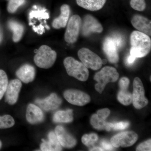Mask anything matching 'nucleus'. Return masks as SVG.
I'll return each mask as SVG.
<instances>
[{
    "mask_svg": "<svg viewBox=\"0 0 151 151\" xmlns=\"http://www.w3.org/2000/svg\"><path fill=\"white\" fill-rule=\"evenodd\" d=\"M130 55L136 58H141L150 53L151 40L148 35L139 31H134L130 35Z\"/></svg>",
    "mask_w": 151,
    "mask_h": 151,
    "instance_id": "f257e3e1",
    "label": "nucleus"
},
{
    "mask_svg": "<svg viewBox=\"0 0 151 151\" xmlns=\"http://www.w3.org/2000/svg\"><path fill=\"white\" fill-rule=\"evenodd\" d=\"M63 64L69 76L81 81H86L89 78L88 68L82 62H79L71 57H68L64 60Z\"/></svg>",
    "mask_w": 151,
    "mask_h": 151,
    "instance_id": "f03ea898",
    "label": "nucleus"
},
{
    "mask_svg": "<svg viewBox=\"0 0 151 151\" xmlns=\"http://www.w3.org/2000/svg\"><path fill=\"white\" fill-rule=\"evenodd\" d=\"M119 76V73L115 68L111 66L103 68L94 75V80L97 82L95 85V89L101 94L108 83L116 82Z\"/></svg>",
    "mask_w": 151,
    "mask_h": 151,
    "instance_id": "7ed1b4c3",
    "label": "nucleus"
},
{
    "mask_svg": "<svg viewBox=\"0 0 151 151\" xmlns=\"http://www.w3.org/2000/svg\"><path fill=\"white\" fill-rule=\"evenodd\" d=\"M57 58L56 52L46 45H42L37 50L34 58L38 67L48 69L52 66Z\"/></svg>",
    "mask_w": 151,
    "mask_h": 151,
    "instance_id": "20e7f679",
    "label": "nucleus"
},
{
    "mask_svg": "<svg viewBox=\"0 0 151 151\" xmlns=\"http://www.w3.org/2000/svg\"><path fill=\"white\" fill-rule=\"evenodd\" d=\"M123 41L122 38L118 36L105 38L103 42V50L111 63L119 62V50L123 45Z\"/></svg>",
    "mask_w": 151,
    "mask_h": 151,
    "instance_id": "39448f33",
    "label": "nucleus"
},
{
    "mask_svg": "<svg viewBox=\"0 0 151 151\" xmlns=\"http://www.w3.org/2000/svg\"><path fill=\"white\" fill-rule=\"evenodd\" d=\"M82 20L78 15H73L69 19L64 35V39L68 43L77 41L81 29Z\"/></svg>",
    "mask_w": 151,
    "mask_h": 151,
    "instance_id": "423d86ee",
    "label": "nucleus"
},
{
    "mask_svg": "<svg viewBox=\"0 0 151 151\" xmlns=\"http://www.w3.org/2000/svg\"><path fill=\"white\" fill-rule=\"evenodd\" d=\"M78 55L81 62L87 68L94 70L100 69L103 65L102 60L89 49L83 47L78 50Z\"/></svg>",
    "mask_w": 151,
    "mask_h": 151,
    "instance_id": "0eeeda50",
    "label": "nucleus"
},
{
    "mask_svg": "<svg viewBox=\"0 0 151 151\" xmlns=\"http://www.w3.org/2000/svg\"><path fill=\"white\" fill-rule=\"evenodd\" d=\"M133 89L132 103L136 109H142L147 105L149 101L145 97V88L139 77H136L134 79Z\"/></svg>",
    "mask_w": 151,
    "mask_h": 151,
    "instance_id": "6e6552de",
    "label": "nucleus"
},
{
    "mask_svg": "<svg viewBox=\"0 0 151 151\" xmlns=\"http://www.w3.org/2000/svg\"><path fill=\"white\" fill-rule=\"evenodd\" d=\"M138 138L137 134L132 131L121 132L112 137L111 143L115 147H127L134 145Z\"/></svg>",
    "mask_w": 151,
    "mask_h": 151,
    "instance_id": "1a4fd4ad",
    "label": "nucleus"
},
{
    "mask_svg": "<svg viewBox=\"0 0 151 151\" xmlns=\"http://www.w3.org/2000/svg\"><path fill=\"white\" fill-rule=\"evenodd\" d=\"M81 32L82 35L88 37L94 33L103 32V26L96 18L90 14L85 16L82 21Z\"/></svg>",
    "mask_w": 151,
    "mask_h": 151,
    "instance_id": "9d476101",
    "label": "nucleus"
},
{
    "mask_svg": "<svg viewBox=\"0 0 151 151\" xmlns=\"http://www.w3.org/2000/svg\"><path fill=\"white\" fill-rule=\"evenodd\" d=\"M63 96L68 103L73 105L82 106L90 102V96L85 92L76 89H68L63 93Z\"/></svg>",
    "mask_w": 151,
    "mask_h": 151,
    "instance_id": "9b49d317",
    "label": "nucleus"
},
{
    "mask_svg": "<svg viewBox=\"0 0 151 151\" xmlns=\"http://www.w3.org/2000/svg\"><path fill=\"white\" fill-rule=\"evenodd\" d=\"M22 87L20 80L17 79L11 80L8 85L5 92L6 102L10 105H14L16 103Z\"/></svg>",
    "mask_w": 151,
    "mask_h": 151,
    "instance_id": "f8f14e48",
    "label": "nucleus"
},
{
    "mask_svg": "<svg viewBox=\"0 0 151 151\" xmlns=\"http://www.w3.org/2000/svg\"><path fill=\"white\" fill-rule=\"evenodd\" d=\"M35 103L40 108L46 111L56 110L62 103V100L55 93H52L44 99H37Z\"/></svg>",
    "mask_w": 151,
    "mask_h": 151,
    "instance_id": "ddd939ff",
    "label": "nucleus"
},
{
    "mask_svg": "<svg viewBox=\"0 0 151 151\" xmlns=\"http://www.w3.org/2000/svg\"><path fill=\"white\" fill-rule=\"evenodd\" d=\"M55 132L60 144L63 147L71 148L76 145V139L72 135L68 133L63 127L57 126L55 128Z\"/></svg>",
    "mask_w": 151,
    "mask_h": 151,
    "instance_id": "4468645a",
    "label": "nucleus"
},
{
    "mask_svg": "<svg viewBox=\"0 0 151 151\" xmlns=\"http://www.w3.org/2000/svg\"><path fill=\"white\" fill-rule=\"evenodd\" d=\"M132 26L139 31L151 36V22L150 20L140 15H134L132 19Z\"/></svg>",
    "mask_w": 151,
    "mask_h": 151,
    "instance_id": "2eb2a0df",
    "label": "nucleus"
},
{
    "mask_svg": "<svg viewBox=\"0 0 151 151\" xmlns=\"http://www.w3.org/2000/svg\"><path fill=\"white\" fill-rule=\"evenodd\" d=\"M26 117L27 122L32 125L41 123L45 119L44 114L41 108L33 104L28 105Z\"/></svg>",
    "mask_w": 151,
    "mask_h": 151,
    "instance_id": "dca6fc26",
    "label": "nucleus"
},
{
    "mask_svg": "<svg viewBox=\"0 0 151 151\" xmlns=\"http://www.w3.org/2000/svg\"><path fill=\"white\" fill-rule=\"evenodd\" d=\"M16 74L20 81L27 84L34 80L35 69L32 65L29 64H24L17 70Z\"/></svg>",
    "mask_w": 151,
    "mask_h": 151,
    "instance_id": "f3484780",
    "label": "nucleus"
},
{
    "mask_svg": "<svg viewBox=\"0 0 151 151\" xmlns=\"http://www.w3.org/2000/svg\"><path fill=\"white\" fill-rule=\"evenodd\" d=\"M48 140L42 139L40 149L42 151H59L62 150V147L54 132H50L48 135Z\"/></svg>",
    "mask_w": 151,
    "mask_h": 151,
    "instance_id": "a211bd4d",
    "label": "nucleus"
},
{
    "mask_svg": "<svg viewBox=\"0 0 151 151\" xmlns=\"http://www.w3.org/2000/svg\"><path fill=\"white\" fill-rule=\"evenodd\" d=\"M70 13V6L67 4L63 5L60 7V15L52 22V27L55 29L65 27L67 25Z\"/></svg>",
    "mask_w": 151,
    "mask_h": 151,
    "instance_id": "6ab92c4d",
    "label": "nucleus"
},
{
    "mask_svg": "<svg viewBox=\"0 0 151 151\" xmlns=\"http://www.w3.org/2000/svg\"><path fill=\"white\" fill-rule=\"evenodd\" d=\"M105 120L106 119L97 113L92 115L90 122L93 128L96 129L111 131L113 128V124L107 122Z\"/></svg>",
    "mask_w": 151,
    "mask_h": 151,
    "instance_id": "aec40b11",
    "label": "nucleus"
},
{
    "mask_svg": "<svg viewBox=\"0 0 151 151\" xmlns=\"http://www.w3.org/2000/svg\"><path fill=\"white\" fill-rule=\"evenodd\" d=\"M107 0H76L79 6L90 11H97L102 9Z\"/></svg>",
    "mask_w": 151,
    "mask_h": 151,
    "instance_id": "412c9836",
    "label": "nucleus"
},
{
    "mask_svg": "<svg viewBox=\"0 0 151 151\" xmlns=\"http://www.w3.org/2000/svg\"><path fill=\"white\" fill-rule=\"evenodd\" d=\"M8 27L13 33L12 39L14 42H19L24 33V26L19 22L10 20L9 22Z\"/></svg>",
    "mask_w": 151,
    "mask_h": 151,
    "instance_id": "4be33fe9",
    "label": "nucleus"
},
{
    "mask_svg": "<svg viewBox=\"0 0 151 151\" xmlns=\"http://www.w3.org/2000/svg\"><path fill=\"white\" fill-rule=\"evenodd\" d=\"M73 110L71 109L57 111L53 117V122L55 123H70L73 121Z\"/></svg>",
    "mask_w": 151,
    "mask_h": 151,
    "instance_id": "5701e85b",
    "label": "nucleus"
},
{
    "mask_svg": "<svg viewBox=\"0 0 151 151\" xmlns=\"http://www.w3.org/2000/svg\"><path fill=\"white\" fill-rule=\"evenodd\" d=\"M117 97L119 102L125 106L132 103V94L128 91V89H120Z\"/></svg>",
    "mask_w": 151,
    "mask_h": 151,
    "instance_id": "b1692460",
    "label": "nucleus"
},
{
    "mask_svg": "<svg viewBox=\"0 0 151 151\" xmlns=\"http://www.w3.org/2000/svg\"><path fill=\"white\" fill-rule=\"evenodd\" d=\"M8 79L6 73L3 70H0V100L5 93L8 85Z\"/></svg>",
    "mask_w": 151,
    "mask_h": 151,
    "instance_id": "393cba45",
    "label": "nucleus"
},
{
    "mask_svg": "<svg viewBox=\"0 0 151 151\" xmlns=\"http://www.w3.org/2000/svg\"><path fill=\"white\" fill-rule=\"evenodd\" d=\"M14 124V120L10 115L0 116V129H8L13 127Z\"/></svg>",
    "mask_w": 151,
    "mask_h": 151,
    "instance_id": "a878e982",
    "label": "nucleus"
},
{
    "mask_svg": "<svg viewBox=\"0 0 151 151\" xmlns=\"http://www.w3.org/2000/svg\"><path fill=\"white\" fill-rule=\"evenodd\" d=\"M26 0H9L7 6V11L9 13L15 12L21 6L24 4Z\"/></svg>",
    "mask_w": 151,
    "mask_h": 151,
    "instance_id": "bb28decb",
    "label": "nucleus"
},
{
    "mask_svg": "<svg viewBox=\"0 0 151 151\" xmlns=\"http://www.w3.org/2000/svg\"><path fill=\"white\" fill-rule=\"evenodd\" d=\"M98 137L97 134L94 133L84 135L81 138V141L85 145L89 146L94 145L98 141Z\"/></svg>",
    "mask_w": 151,
    "mask_h": 151,
    "instance_id": "cd10ccee",
    "label": "nucleus"
},
{
    "mask_svg": "<svg viewBox=\"0 0 151 151\" xmlns=\"http://www.w3.org/2000/svg\"><path fill=\"white\" fill-rule=\"evenodd\" d=\"M130 6L135 10L143 12L146 8L145 0H131Z\"/></svg>",
    "mask_w": 151,
    "mask_h": 151,
    "instance_id": "c85d7f7f",
    "label": "nucleus"
},
{
    "mask_svg": "<svg viewBox=\"0 0 151 151\" xmlns=\"http://www.w3.org/2000/svg\"><path fill=\"white\" fill-rule=\"evenodd\" d=\"M151 139L141 143L136 149L137 151H150L151 150Z\"/></svg>",
    "mask_w": 151,
    "mask_h": 151,
    "instance_id": "c756f323",
    "label": "nucleus"
},
{
    "mask_svg": "<svg viewBox=\"0 0 151 151\" xmlns=\"http://www.w3.org/2000/svg\"><path fill=\"white\" fill-rule=\"evenodd\" d=\"M128 122H120L113 124V129L116 130H124L127 129L129 126Z\"/></svg>",
    "mask_w": 151,
    "mask_h": 151,
    "instance_id": "7c9ffc66",
    "label": "nucleus"
},
{
    "mask_svg": "<svg viewBox=\"0 0 151 151\" xmlns=\"http://www.w3.org/2000/svg\"><path fill=\"white\" fill-rule=\"evenodd\" d=\"M129 84V79L127 77H122L119 81L120 89H128Z\"/></svg>",
    "mask_w": 151,
    "mask_h": 151,
    "instance_id": "2f4dec72",
    "label": "nucleus"
},
{
    "mask_svg": "<svg viewBox=\"0 0 151 151\" xmlns=\"http://www.w3.org/2000/svg\"><path fill=\"white\" fill-rule=\"evenodd\" d=\"M111 111L108 108H104L100 109L97 111V114H99L105 119H107V117L110 115Z\"/></svg>",
    "mask_w": 151,
    "mask_h": 151,
    "instance_id": "473e14b6",
    "label": "nucleus"
},
{
    "mask_svg": "<svg viewBox=\"0 0 151 151\" xmlns=\"http://www.w3.org/2000/svg\"><path fill=\"white\" fill-rule=\"evenodd\" d=\"M101 145L103 148V150H104L112 151L114 149L113 146L112 145L111 143H109L107 141H102L101 142Z\"/></svg>",
    "mask_w": 151,
    "mask_h": 151,
    "instance_id": "72a5a7b5",
    "label": "nucleus"
},
{
    "mask_svg": "<svg viewBox=\"0 0 151 151\" xmlns=\"http://www.w3.org/2000/svg\"><path fill=\"white\" fill-rule=\"evenodd\" d=\"M136 59V58H135L132 56V55H129L127 58V60H126V63L128 65H132L135 62Z\"/></svg>",
    "mask_w": 151,
    "mask_h": 151,
    "instance_id": "f704fd0d",
    "label": "nucleus"
},
{
    "mask_svg": "<svg viewBox=\"0 0 151 151\" xmlns=\"http://www.w3.org/2000/svg\"><path fill=\"white\" fill-rule=\"evenodd\" d=\"M90 151H104L103 149L99 147H94L93 148L91 149L90 150Z\"/></svg>",
    "mask_w": 151,
    "mask_h": 151,
    "instance_id": "c9c22d12",
    "label": "nucleus"
},
{
    "mask_svg": "<svg viewBox=\"0 0 151 151\" xmlns=\"http://www.w3.org/2000/svg\"><path fill=\"white\" fill-rule=\"evenodd\" d=\"M102 62H103V64H105L107 63V61L106 59L102 60Z\"/></svg>",
    "mask_w": 151,
    "mask_h": 151,
    "instance_id": "e433bc0d",
    "label": "nucleus"
},
{
    "mask_svg": "<svg viewBox=\"0 0 151 151\" xmlns=\"http://www.w3.org/2000/svg\"><path fill=\"white\" fill-rule=\"evenodd\" d=\"M2 145V144L1 142L0 141V149H1V147Z\"/></svg>",
    "mask_w": 151,
    "mask_h": 151,
    "instance_id": "4c0bfd02",
    "label": "nucleus"
},
{
    "mask_svg": "<svg viewBox=\"0 0 151 151\" xmlns=\"http://www.w3.org/2000/svg\"><path fill=\"white\" fill-rule=\"evenodd\" d=\"M8 1H9V0H8Z\"/></svg>",
    "mask_w": 151,
    "mask_h": 151,
    "instance_id": "58836bf2",
    "label": "nucleus"
}]
</instances>
